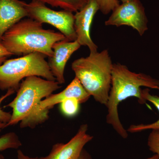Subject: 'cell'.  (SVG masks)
Wrapping results in <instances>:
<instances>
[{
    "label": "cell",
    "mask_w": 159,
    "mask_h": 159,
    "mask_svg": "<svg viewBox=\"0 0 159 159\" xmlns=\"http://www.w3.org/2000/svg\"><path fill=\"white\" fill-rule=\"evenodd\" d=\"M56 80L31 76L22 80L13 100L4 107L12 109L11 119L6 127L20 123L21 128H35L49 119V110L40 107L41 102L60 88Z\"/></svg>",
    "instance_id": "6da1fadb"
},
{
    "label": "cell",
    "mask_w": 159,
    "mask_h": 159,
    "mask_svg": "<svg viewBox=\"0 0 159 159\" xmlns=\"http://www.w3.org/2000/svg\"><path fill=\"white\" fill-rule=\"evenodd\" d=\"M111 74V89L106 106V122L122 139H126L128 132L119 118V103L130 97H136L140 104L145 103L142 96V87L158 89L159 80L146 74L132 72L128 67L119 63L113 64Z\"/></svg>",
    "instance_id": "7a4b0ae2"
},
{
    "label": "cell",
    "mask_w": 159,
    "mask_h": 159,
    "mask_svg": "<svg viewBox=\"0 0 159 159\" xmlns=\"http://www.w3.org/2000/svg\"><path fill=\"white\" fill-rule=\"evenodd\" d=\"M43 25L30 18L20 20L4 34L0 44L12 55L38 52L51 57L54 44L66 39L60 32L44 29Z\"/></svg>",
    "instance_id": "3957f363"
},
{
    "label": "cell",
    "mask_w": 159,
    "mask_h": 159,
    "mask_svg": "<svg viewBox=\"0 0 159 159\" xmlns=\"http://www.w3.org/2000/svg\"><path fill=\"white\" fill-rule=\"evenodd\" d=\"M113 63L108 50L90 52L75 60L71 68L85 90L97 102L106 106L111 87Z\"/></svg>",
    "instance_id": "277c9868"
},
{
    "label": "cell",
    "mask_w": 159,
    "mask_h": 159,
    "mask_svg": "<svg viewBox=\"0 0 159 159\" xmlns=\"http://www.w3.org/2000/svg\"><path fill=\"white\" fill-rule=\"evenodd\" d=\"M46 57L44 54L35 52L18 58L6 60L0 66V90L12 89L16 91L21 81L31 76L56 80Z\"/></svg>",
    "instance_id": "5b68a950"
},
{
    "label": "cell",
    "mask_w": 159,
    "mask_h": 159,
    "mask_svg": "<svg viewBox=\"0 0 159 159\" xmlns=\"http://www.w3.org/2000/svg\"><path fill=\"white\" fill-rule=\"evenodd\" d=\"M28 17L43 24L54 26L62 33L69 41H74L77 37L74 29V15L71 11L63 10L55 11L45 3L32 0L27 4Z\"/></svg>",
    "instance_id": "8992f818"
},
{
    "label": "cell",
    "mask_w": 159,
    "mask_h": 159,
    "mask_svg": "<svg viewBox=\"0 0 159 159\" xmlns=\"http://www.w3.org/2000/svg\"><path fill=\"white\" fill-rule=\"evenodd\" d=\"M148 20L145 8L140 0H131L119 4L112 11L106 26H128L142 36L148 29Z\"/></svg>",
    "instance_id": "52a82bcc"
},
{
    "label": "cell",
    "mask_w": 159,
    "mask_h": 159,
    "mask_svg": "<svg viewBox=\"0 0 159 159\" xmlns=\"http://www.w3.org/2000/svg\"><path fill=\"white\" fill-rule=\"evenodd\" d=\"M99 10L95 0H89L85 6L74 15V29L77 34L76 40L80 46H86L90 52L97 51L98 47L90 36V30L94 16Z\"/></svg>",
    "instance_id": "ba28073f"
},
{
    "label": "cell",
    "mask_w": 159,
    "mask_h": 159,
    "mask_svg": "<svg viewBox=\"0 0 159 159\" xmlns=\"http://www.w3.org/2000/svg\"><path fill=\"white\" fill-rule=\"evenodd\" d=\"M88 125H80L77 133L67 143H57L53 145L47 156L39 159H77L84 146L93 140V137L87 134Z\"/></svg>",
    "instance_id": "9c48e42d"
},
{
    "label": "cell",
    "mask_w": 159,
    "mask_h": 159,
    "mask_svg": "<svg viewBox=\"0 0 159 159\" xmlns=\"http://www.w3.org/2000/svg\"><path fill=\"white\" fill-rule=\"evenodd\" d=\"M80 47L77 40L69 41L67 39L57 42L52 46L53 54L49 57L48 64L51 73L60 85L65 83L64 72L67 62Z\"/></svg>",
    "instance_id": "30bf717a"
},
{
    "label": "cell",
    "mask_w": 159,
    "mask_h": 159,
    "mask_svg": "<svg viewBox=\"0 0 159 159\" xmlns=\"http://www.w3.org/2000/svg\"><path fill=\"white\" fill-rule=\"evenodd\" d=\"M27 4L20 0H0V43L6 31L24 17H28Z\"/></svg>",
    "instance_id": "8fae6325"
},
{
    "label": "cell",
    "mask_w": 159,
    "mask_h": 159,
    "mask_svg": "<svg viewBox=\"0 0 159 159\" xmlns=\"http://www.w3.org/2000/svg\"><path fill=\"white\" fill-rule=\"evenodd\" d=\"M90 97L79 80L75 77L66 88L60 93L51 94L43 99L40 107L42 109L50 111L54 106L59 104L64 99L75 98L78 99L80 103H82L87 101Z\"/></svg>",
    "instance_id": "7c38bea8"
},
{
    "label": "cell",
    "mask_w": 159,
    "mask_h": 159,
    "mask_svg": "<svg viewBox=\"0 0 159 159\" xmlns=\"http://www.w3.org/2000/svg\"><path fill=\"white\" fill-rule=\"evenodd\" d=\"M158 89L159 90V87ZM142 96L145 101L151 102L157 109L159 111V97L152 95L148 88L142 89ZM148 129L159 130V119L156 122L150 124H140L138 125H131L129 126L127 132L130 133L141 132Z\"/></svg>",
    "instance_id": "4fadbf2b"
},
{
    "label": "cell",
    "mask_w": 159,
    "mask_h": 159,
    "mask_svg": "<svg viewBox=\"0 0 159 159\" xmlns=\"http://www.w3.org/2000/svg\"><path fill=\"white\" fill-rule=\"evenodd\" d=\"M53 7H59L63 9L76 12L82 9L89 0H37Z\"/></svg>",
    "instance_id": "5bb4252c"
},
{
    "label": "cell",
    "mask_w": 159,
    "mask_h": 159,
    "mask_svg": "<svg viewBox=\"0 0 159 159\" xmlns=\"http://www.w3.org/2000/svg\"><path fill=\"white\" fill-rule=\"evenodd\" d=\"M22 145L18 136L13 132L8 133L0 137V151L9 149H18Z\"/></svg>",
    "instance_id": "9a60e30c"
},
{
    "label": "cell",
    "mask_w": 159,
    "mask_h": 159,
    "mask_svg": "<svg viewBox=\"0 0 159 159\" xmlns=\"http://www.w3.org/2000/svg\"><path fill=\"white\" fill-rule=\"evenodd\" d=\"M79 101L75 98L64 99L59 103L60 109L63 115L68 117H74L79 111Z\"/></svg>",
    "instance_id": "2e32d148"
},
{
    "label": "cell",
    "mask_w": 159,
    "mask_h": 159,
    "mask_svg": "<svg viewBox=\"0 0 159 159\" xmlns=\"http://www.w3.org/2000/svg\"><path fill=\"white\" fill-rule=\"evenodd\" d=\"M15 92L14 89H10L7 90V93L5 95L0 97V132L3 129L6 128V125L10 121L11 116V113L5 111L2 109L1 104L5 99L14 93Z\"/></svg>",
    "instance_id": "e0dca14e"
},
{
    "label": "cell",
    "mask_w": 159,
    "mask_h": 159,
    "mask_svg": "<svg viewBox=\"0 0 159 159\" xmlns=\"http://www.w3.org/2000/svg\"><path fill=\"white\" fill-rule=\"evenodd\" d=\"M99 6V10L102 14H108L119 6V0H95Z\"/></svg>",
    "instance_id": "ac0fdd59"
},
{
    "label": "cell",
    "mask_w": 159,
    "mask_h": 159,
    "mask_svg": "<svg viewBox=\"0 0 159 159\" xmlns=\"http://www.w3.org/2000/svg\"><path fill=\"white\" fill-rule=\"evenodd\" d=\"M147 145L149 150L159 158V130H152L148 135Z\"/></svg>",
    "instance_id": "d6986e66"
},
{
    "label": "cell",
    "mask_w": 159,
    "mask_h": 159,
    "mask_svg": "<svg viewBox=\"0 0 159 159\" xmlns=\"http://www.w3.org/2000/svg\"><path fill=\"white\" fill-rule=\"evenodd\" d=\"M12 54L9 53L0 44V66L7 60L8 57L12 56Z\"/></svg>",
    "instance_id": "ffe728a7"
},
{
    "label": "cell",
    "mask_w": 159,
    "mask_h": 159,
    "mask_svg": "<svg viewBox=\"0 0 159 159\" xmlns=\"http://www.w3.org/2000/svg\"><path fill=\"white\" fill-rule=\"evenodd\" d=\"M17 159H39V157H31L29 156L26 155L21 150H18Z\"/></svg>",
    "instance_id": "44dd1931"
},
{
    "label": "cell",
    "mask_w": 159,
    "mask_h": 159,
    "mask_svg": "<svg viewBox=\"0 0 159 159\" xmlns=\"http://www.w3.org/2000/svg\"><path fill=\"white\" fill-rule=\"evenodd\" d=\"M77 159H93L92 156L84 148L81 152L80 155Z\"/></svg>",
    "instance_id": "7402d4cb"
},
{
    "label": "cell",
    "mask_w": 159,
    "mask_h": 159,
    "mask_svg": "<svg viewBox=\"0 0 159 159\" xmlns=\"http://www.w3.org/2000/svg\"><path fill=\"white\" fill-rule=\"evenodd\" d=\"M146 159H159V158L157 155L155 154L153 156L150 157Z\"/></svg>",
    "instance_id": "603a6c76"
},
{
    "label": "cell",
    "mask_w": 159,
    "mask_h": 159,
    "mask_svg": "<svg viewBox=\"0 0 159 159\" xmlns=\"http://www.w3.org/2000/svg\"><path fill=\"white\" fill-rule=\"evenodd\" d=\"M119 1H121L122 3L125 2H128V1H131V0H119Z\"/></svg>",
    "instance_id": "cb8c5ba5"
},
{
    "label": "cell",
    "mask_w": 159,
    "mask_h": 159,
    "mask_svg": "<svg viewBox=\"0 0 159 159\" xmlns=\"http://www.w3.org/2000/svg\"><path fill=\"white\" fill-rule=\"evenodd\" d=\"M0 159H5L4 157L2 154H0Z\"/></svg>",
    "instance_id": "d4e9b609"
}]
</instances>
